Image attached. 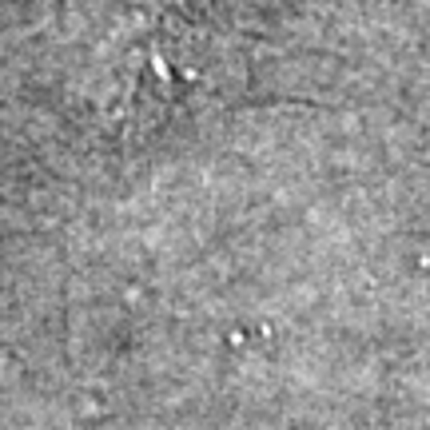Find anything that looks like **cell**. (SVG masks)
<instances>
[{"mask_svg":"<svg viewBox=\"0 0 430 430\" xmlns=\"http://www.w3.org/2000/svg\"><path fill=\"white\" fill-rule=\"evenodd\" d=\"M235 84L239 64L220 36L175 16H152L108 52L100 108L120 136H152L220 104Z\"/></svg>","mask_w":430,"mask_h":430,"instance_id":"cell-1","label":"cell"}]
</instances>
